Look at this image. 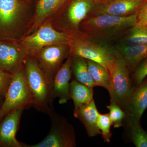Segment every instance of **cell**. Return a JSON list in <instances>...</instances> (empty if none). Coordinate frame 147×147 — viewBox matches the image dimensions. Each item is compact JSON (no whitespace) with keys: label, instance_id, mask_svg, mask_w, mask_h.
I'll use <instances>...</instances> for the list:
<instances>
[{"label":"cell","instance_id":"29","mask_svg":"<svg viewBox=\"0 0 147 147\" xmlns=\"http://www.w3.org/2000/svg\"><path fill=\"white\" fill-rule=\"evenodd\" d=\"M2 96H1L0 95V108H1V106L3 101H2Z\"/></svg>","mask_w":147,"mask_h":147},{"label":"cell","instance_id":"17","mask_svg":"<svg viewBox=\"0 0 147 147\" xmlns=\"http://www.w3.org/2000/svg\"><path fill=\"white\" fill-rule=\"evenodd\" d=\"M94 6V4L91 0H74L67 11L69 21L74 28H78Z\"/></svg>","mask_w":147,"mask_h":147},{"label":"cell","instance_id":"25","mask_svg":"<svg viewBox=\"0 0 147 147\" xmlns=\"http://www.w3.org/2000/svg\"><path fill=\"white\" fill-rule=\"evenodd\" d=\"M110 111L109 115L112 121L113 125L115 128L122 126L123 120L125 116V113L121 109L120 107L115 103H111L107 106Z\"/></svg>","mask_w":147,"mask_h":147},{"label":"cell","instance_id":"15","mask_svg":"<svg viewBox=\"0 0 147 147\" xmlns=\"http://www.w3.org/2000/svg\"><path fill=\"white\" fill-rule=\"evenodd\" d=\"M115 47L117 53L123 59L129 72L135 70L139 63L147 58V44L117 45Z\"/></svg>","mask_w":147,"mask_h":147},{"label":"cell","instance_id":"9","mask_svg":"<svg viewBox=\"0 0 147 147\" xmlns=\"http://www.w3.org/2000/svg\"><path fill=\"white\" fill-rule=\"evenodd\" d=\"M22 0H0V36L11 34L22 11Z\"/></svg>","mask_w":147,"mask_h":147},{"label":"cell","instance_id":"18","mask_svg":"<svg viewBox=\"0 0 147 147\" xmlns=\"http://www.w3.org/2000/svg\"><path fill=\"white\" fill-rule=\"evenodd\" d=\"M86 60L88 69L91 75L96 86L106 89L110 93L112 89V79L108 69L93 61Z\"/></svg>","mask_w":147,"mask_h":147},{"label":"cell","instance_id":"5","mask_svg":"<svg viewBox=\"0 0 147 147\" xmlns=\"http://www.w3.org/2000/svg\"><path fill=\"white\" fill-rule=\"evenodd\" d=\"M70 37L55 30L49 22L43 24L33 34L25 38L22 44L27 52L36 54L43 47L56 44L68 45Z\"/></svg>","mask_w":147,"mask_h":147},{"label":"cell","instance_id":"21","mask_svg":"<svg viewBox=\"0 0 147 147\" xmlns=\"http://www.w3.org/2000/svg\"><path fill=\"white\" fill-rule=\"evenodd\" d=\"M74 73L80 83L90 88L96 87L91 75L88 69L86 60L79 57H73L72 66Z\"/></svg>","mask_w":147,"mask_h":147},{"label":"cell","instance_id":"31","mask_svg":"<svg viewBox=\"0 0 147 147\" xmlns=\"http://www.w3.org/2000/svg\"><path fill=\"white\" fill-rule=\"evenodd\" d=\"M145 27H146V28L147 29V26H145Z\"/></svg>","mask_w":147,"mask_h":147},{"label":"cell","instance_id":"27","mask_svg":"<svg viewBox=\"0 0 147 147\" xmlns=\"http://www.w3.org/2000/svg\"><path fill=\"white\" fill-rule=\"evenodd\" d=\"M11 74L0 69V95L4 97L10 82Z\"/></svg>","mask_w":147,"mask_h":147},{"label":"cell","instance_id":"20","mask_svg":"<svg viewBox=\"0 0 147 147\" xmlns=\"http://www.w3.org/2000/svg\"><path fill=\"white\" fill-rule=\"evenodd\" d=\"M69 0H39L37 5L35 24L39 26L53 13L62 7Z\"/></svg>","mask_w":147,"mask_h":147},{"label":"cell","instance_id":"24","mask_svg":"<svg viewBox=\"0 0 147 147\" xmlns=\"http://www.w3.org/2000/svg\"><path fill=\"white\" fill-rule=\"evenodd\" d=\"M97 125L104 142L109 143L112 136L110 127L113 123L110 119L109 114H100L99 113L97 119Z\"/></svg>","mask_w":147,"mask_h":147},{"label":"cell","instance_id":"6","mask_svg":"<svg viewBox=\"0 0 147 147\" xmlns=\"http://www.w3.org/2000/svg\"><path fill=\"white\" fill-rule=\"evenodd\" d=\"M25 65L26 79L32 102L42 105L48 98L51 85L35 60L28 59Z\"/></svg>","mask_w":147,"mask_h":147},{"label":"cell","instance_id":"3","mask_svg":"<svg viewBox=\"0 0 147 147\" xmlns=\"http://www.w3.org/2000/svg\"><path fill=\"white\" fill-rule=\"evenodd\" d=\"M4 97L0 108V119L12 110L24 108L29 103H32L24 69H17L11 74Z\"/></svg>","mask_w":147,"mask_h":147},{"label":"cell","instance_id":"19","mask_svg":"<svg viewBox=\"0 0 147 147\" xmlns=\"http://www.w3.org/2000/svg\"><path fill=\"white\" fill-rule=\"evenodd\" d=\"M69 94L74 102V110H76L80 105L89 103L93 100V88L76 81L70 83Z\"/></svg>","mask_w":147,"mask_h":147},{"label":"cell","instance_id":"13","mask_svg":"<svg viewBox=\"0 0 147 147\" xmlns=\"http://www.w3.org/2000/svg\"><path fill=\"white\" fill-rule=\"evenodd\" d=\"M134 88L129 99L125 103L128 118L140 121L147 108V80Z\"/></svg>","mask_w":147,"mask_h":147},{"label":"cell","instance_id":"1","mask_svg":"<svg viewBox=\"0 0 147 147\" xmlns=\"http://www.w3.org/2000/svg\"><path fill=\"white\" fill-rule=\"evenodd\" d=\"M137 23V13L124 16L101 14L85 18L82 22V27L87 38L105 42L128 30Z\"/></svg>","mask_w":147,"mask_h":147},{"label":"cell","instance_id":"7","mask_svg":"<svg viewBox=\"0 0 147 147\" xmlns=\"http://www.w3.org/2000/svg\"><path fill=\"white\" fill-rule=\"evenodd\" d=\"M68 45L56 44L43 47L38 54V58L46 78L51 85L61 64L67 55Z\"/></svg>","mask_w":147,"mask_h":147},{"label":"cell","instance_id":"14","mask_svg":"<svg viewBox=\"0 0 147 147\" xmlns=\"http://www.w3.org/2000/svg\"><path fill=\"white\" fill-rule=\"evenodd\" d=\"M99 114L94 100L89 103L80 105L76 110H74V117L81 121L90 137L101 134L97 125Z\"/></svg>","mask_w":147,"mask_h":147},{"label":"cell","instance_id":"28","mask_svg":"<svg viewBox=\"0 0 147 147\" xmlns=\"http://www.w3.org/2000/svg\"><path fill=\"white\" fill-rule=\"evenodd\" d=\"M136 26L145 27L147 26V1L137 11Z\"/></svg>","mask_w":147,"mask_h":147},{"label":"cell","instance_id":"4","mask_svg":"<svg viewBox=\"0 0 147 147\" xmlns=\"http://www.w3.org/2000/svg\"><path fill=\"white\" fill-rule=\"evenodd\" d=\"M128 69L123 59L117 53L115 63L111 74L112 89L111 103L125 105L131 96L134 88L129 78Z\"/></svg>","mask_w":147,"mask_h":147},{"label":"cell","instance_id":"12","mask_svg":"<svg viewBox=\"0 0 147 147\" xmlns=\"http://www.w3.org/2000/svg\"><path fill=\"white\" fill-rule=\"evenodd\" d=\"M24 57V54L13 42L0 40V69L13 72Z\"/></svg>","mask_w":147,"mask_h":147},{"label":"cell","instance_id":"23","mask_svg":"<svg viewBox=\"0 0 147 147\" xmlns=\"http://www.w3.org/2000/svg\"><path fill=\"white\" fill-rule=\"evenodd\" d=\"M128 121L134 144L137 147H147V132L140 125L139 121L131 118H128Z\"/></svg>","mask_w":147,"mask_h":147},{"label":"cell","instance_id":"22","mask_svg":"<svg viewBox=\"0 0 147 147\" xmlns=\"http://www.w3.org/2000/svg\"><path fill=\"white\" fill-rule=\"evenodd\" d=\"M127 34L121 39L118 45H131L147 44V29L135 26L129 29Z\"/></svg>","mask_w":147,"mask_h":147},{"label":"cell","instance_id":"8","mask_svg":"<svg viewBox=\"0 0 147 147\" xmlns=\"http://www.w3.org/2000/svg\"><path fill=\"white\" fill-rule=\"evenodd\" d=\"M146 2L144 0H109L100 5H94L89 16L101 14L130 16L137 13Z\"/></svg>","mask_w":147,"mask_h":147},{"label":"cell","instance_id":"11","mask_svg":"<svg viewBox=\"0 0 147 147\" xmlns=\"http://www.w3.org/2000/svg\"><path fill=\"white\" fill-rule=\"evenodd\" d=\"M72 61V56L70 55L55 74L52 84V96L59 98V103L61 104L66 103L71 98L69 82L71 78Z\"/></svg>","mask_w":147,"mask_h":147},{"label":"cell","instance_id":"26","mask_svg":"<svg viewBox=\"0 0 147 147\" xmlns=\"http://www.w3.org/2000/svg\"><path fill=\"white\" fill-rule=\"evenodd\" d=\"M147 76V58L142 61L135 70L133 75L134 82L137 85L141 84Z\"/></svg>","mask_w":147,"mask_h":147},{"label":"cell","instance_id":"10","mask_svg":"<svg viewBox=\"0 0 147 147\" xmlns=\"http://www.w3.org/2000/svg\"><path fill=\"white\" fill-rule=\"evenodd\" d=\"M24 108L12 110L5 116L0 123V146L8 147H21L23 145L16 139L21 116Z\"/></svg>","mask_w":147,"mask_h":147},{"label":"cell","instance_id":"16","mask_svg":"<svg viewBox=\"0 0 147 147\" xmlns=\"http://www.w3.org/2000/svg\"><path fill=\"white\" fill-rule=\"evenodd\" d=\"M74 145V142L69 136L59 125H53L48 135L41 142L28 147H69Z\"/></svg>","mask_w":147,"mask_h":147},{"label":"cell","instance_id":"2","mask_svg":"<svg viewBox=\"0 0 147 147\" xmlns=\"http://www.w3.org/2000/svg\"><path fill=\"white\" fill-rule=\"evenodd\" d=\"M68 45L72 57L93 61L108 69L110 74L112 72L117 57L115 47L105 42L81 37H70Z\"/></svg>","mask_w":147,"mask_h":147},{"label":"cell","instance_id":"30","mask_svg":"<svg viewBox=\"0 0 147 147\" xmlns=\"http://www.w3.org/2000/svg\"><path fill=\"white\" fill-rule=\"evenodd\" d=\"M144 1H147V0H144Z\"/></svg>","mask_w":147,"mask_h":147}]
</instances>
